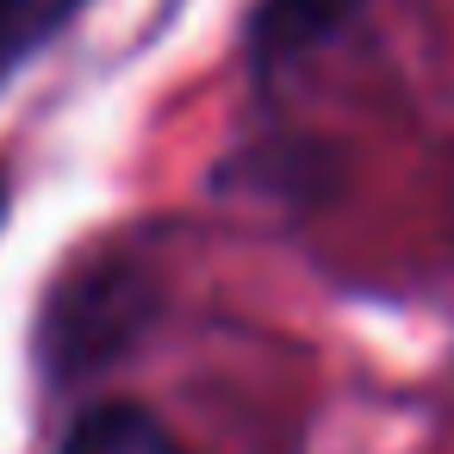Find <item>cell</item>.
I'll use <instances>...</instances> for the list:
<instances>
[{
    "label": "cell",
    "mask_w": 454,
    "mask_h": 454,
    "mask_svg": "<svg viewBox=\"0 0 454 454\" xmlns=\"http://www.w3.org/2000/svg\"><path fill=\"white\" fill-rule=\"evenodd\" d=\"M20 7H26V0H0V20H13Z\"/></svg>",
    "instance_id": "277c9868"
},
{
    "label": "cell",
    "mask_w": 454,
    "mask_h": 454,
    "mask_svg": "<svg viewBox=\"0 0 454 454\" xmlns=\"http://www.w3.org/2000/svg\"><path fill=\"white\" fill-rule=\"evenodd\" d=\"M348 0H268L262 20H255V51L262 57H293L311 51V38H324L342 20Z\"/></svg>",
    "instance_id": "3957f363"
},
{
    "label": "cell",
    "mask_w": 454,
    "mask_h": 454,
    "mask_svg": "<svg viewBox=\"0 0 454 454\" xmlns=\"http://www.w3.org/2000/svg\"><path fill=\"white\" fill-rule=\"evenodd\" d=\"M150 311V286L144 274L119 268V262H100L88 268L82 280H69L51 305V317L38 324V348L57 373H88V367H106L144 324Z\"/></svg>",
    "instance_id": "6da1fadb"
},
{
    "label": "cell",
    "mask_w": 454,
    "mask_h": 454,
    "mask_svg": "<svg viewBox=\"0 0 454 454\" xmlns=\"http://www.w3.org/2000/svg\"><path fill=\"white\" fill-rule=\"evenodd\" d=\"M63 454H181V442L168 435L162 417L137 404H94L88 417H75Z\"/></svg>",
    "instance_id": "7a4b0ae2"
}]
</instances>
